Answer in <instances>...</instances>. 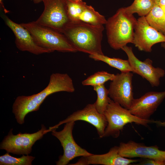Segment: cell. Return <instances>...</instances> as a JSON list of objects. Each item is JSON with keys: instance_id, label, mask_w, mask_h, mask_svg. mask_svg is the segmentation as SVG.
<instances>
[{"instance_id": "obj_31", "label": "cell", "mask_w": 165, "mask_h": 165, "mask_svg": "<svg viewBox=\"0 0 165 165\" xmlns=\"http://www.w3.org/2000/svg\"><path fill=\"white\" fill-rule=\"evenodd\" d=\"M163 35H164L165 36V32H164V34H163Z\"/></svg>"}, {"instance_id": "obj_10", "label": "cell", "mask_w": 165, "mask_h": 165, "mask_svg": "<svg viewBox=\"0 0 165 165\" xmlns=\"http://www.w3.org/2000/svg\"><path fill=\"white\" fill-rule=\"evenodd\" d=\"M165 42V36L151 27L145 16L137 20L132 43L141 51L151 52L155 44Z\"/></svg>"}, {"instance_id": "obj_3", "label": "cell", "mask_w": 165, "mask_h": 165, "mask_svg": "<svg viewBox=\"0 0 165 165\" xmlns=\"http://www.w3.org/2000/svg\"><path fill=\"white\" fill-rule=\"evenodd\" d=\"M137 20L133 15L127 13L124 7L119 8L105 24L108 42L115 50L120 49L132 43Z\"/></svg>"}, {"instance_id": "obj_15", "label": "cell", "mask_w": 165, "mask_h": 165, "mask_svg": "<svg viewBox=\"0 0 165 165\" xmlns=\"http://www.w3.org/2000/svg\"><path fill=\"white\" fill-rule=\"evenodd\" d=\"M118 150L120 155L127 158L140 157L165 161V151L160 150L156 145L147 146L130 141L126 143L121 142Z\"/></svg>"}, {"instance_id": "obj_7", "label": "cell", "mask_w": 165, "mask_h": 165, "mask_svg": "<svg viewBox=\"0 0 165 165\" xmlns=\"http://www.w3.org/2000/svg\"><path fill=\"white\" fill-rule=\"evenodd\" d=\"M41 127L40 130L33 133L20 132L16 135L13 134V129H11L1 143L0 149L14 154L28 155L31 153L32 147L35 142L50 131L43 125Z\"/></svg>"}, {"instance_id": "obj_18", "label": "cell", "mask_w": 165, "mask_h": 165, "mask_svg": "<svg viewBox=\"0 0 165 165\" xmlns=\"http://www.w3.org/2000/svg\"><path fill=\"white\" fill-rule=\"evenodd\" d=\"M89 57L96 61H101L109 66L116 68L121 72H133L134 71L128 60L115 57H110L104 55L94 54L89 55Z\"/></svg>"}, {"instance_id": "obj_22", "label": "cell", "mask_w": 165, "mask_h": 165, "mask_svg": "<svg viewBox=\"0 0 165 165\" xmlns=\"http://www.w3.org/2000/svg\"><path fill=\"white\" fill-rule=\"evenodd\" d=\"M68 16L71 22L79 21L87 4L82 0H66Z\"/></svg>"}, {"instance_id": "obj_20", "label": "cell", "mask_w": 165, "mask_h": 165, "mask_svg": "<svg viewBox=\"0 0 165 165\" xmlns=\"http://www.w3.org/2000/svg\"><path fill=\"white\" fill-rule=\"evenodd\" d=\"M79 20L94 25H103L107 22L105 17L91 6L86 5L80 16Z\"/></svg>"}, {"instance_id": "obj_21", "label": "cell", "mask_w": 165, "mask_h": 165, "mask_svg": "<svg viewBox=\"0 0 165 165\" xmlns=\"http://www.w3.org/2000/svg\"><path fill=\"white\" fill-rule=\"evenodd\" d=\"M93 89L97 94V99L94 103L96 108L100 113L104 114L111 99L108 97V89L106 88L104 84L95 86L93 87Z\"/></svg>"}, {"instance_id": "obj_27", "label": "cell", "mask_w": 165, "mask_h": 165, "mask_svg": "<svg viewBox=\"0 0 165 165\" xmlns=\"http://www.w3.org/2000/svg\"><path fill=\"white\" fill-rule=\"evenodd\" d=\"M0 2L1 4V5L2 7L4 9V11L5 13H6L9 12V11L7 10L6 9L4 6V4L2 2V0H0Z\"/></svg>"}, {"instance_id": "obj_2", "label": "cell", "mask_w": 165, "mask_h": 165, "mask_svg": "<svg viewBox=\"0 0 165 165\" xmlns=\"http://www.w3.org/2000/svg\"><path fill=\"white\" fill-rule=\"evenodd\" d=\"M103 25H94L81 21L70 22L64 29V34L78 51L104 55L101 42Z\"/></svg>"}, {"instance_id": "obj_26", "label": "cell", "mask_w": 165, "mask_h": 165, "mask_svg": "<svg viewBox=\"0 0 165 165\" xmlns=\"http://www.w3.org/2000/svg\"><path fill=\"white\" fill-rule=\"evenodd\" d=\"M154 0L155 4L160 7L165 5V0Z\"/></svg>"}, {"instance_id": "obj_1", "label": "cell", "mask_w": 165, "mask_h": 165, "mask_svg": "<svg viewBox=\"0 0 165 165\" xmlns=\"http://www.w3.org/2000/svg\"><path fill=\"white\" fill-rule=\"evenodd\" d=\"M75 90L73 80L68 74L53 73L50 76L47 86L40 92L31 95L17 97L13 105V112L17 122L22 124L26 115L38 110L41 104L50 95L61 91L73 93Z\"/></svg>"}, {"instance_id": "obj_16", "label": "cell", "mask_w": 165, "mask_h": 165, "mask_svg": "<svg viewBox=\"0 0 165 165\" xmlns=\"http://www.w3.org/2000/svg\"><path fill=\"white\" fill-rule=\"evenodd\" d=\"M140 161L123 157L119 153L118 146L112 147L107 153L102 154H93L82 157L75 163L70 165H128Z\"/></svg>"}, {"instance_id": "obj_24", "label": "cell", "mask_w": 165, "mask_h": 165, "mask_svg": "<svg viewBox=\"0 0 165 165\" xmlns=\"http://www.w3.org/2000/svg\"><path fill=\"white\" fill-rule=\"evenodd\" d=\"M7 152L4 155L0 156V165H31L35 157L23 155L19 158L15 157L10 156Z\"/></svg>"}, {"instance_id": "obj_17", "label": "cell", "mask_w": 165, "mask_h": 165, "mask_svg": "<svg viewBox=\"0 0 165 165\" xmlns=\"http://www.w3.org/2000/svg\"><path fill=\"white\" fill-rule=\"evenodd\" d=\"M145 17L151 27L163 34L165 31V13L160 6L155 4Z\"/></svg>"}, {"instance_id": "obj_13", "label": "cell", "mask_w": 165, "mask_h": 165, "mask_svg": "<svg viewBox=\"0 0 165 165\" xmlns=\"http://www.w3.org/2000/svg\"><path fill=\"white\" fill-rule=\"evenodd\" d=\"M4 18L6 24L15 35V43L19 50L37 55L50 53L48 50L39 46L35 42L30 31L21 24L13 22L6 15L4 16Z\"/></svg>"}, {"instance_id": "obj_9", "label": "cell", "mask_w": 165, "mask_h": 165, "mask_svg": "<svg viewBox=\"0 0 165 165\" xmlns=\"http://www.w3.org/2000/svg\"><path fill=\"white\" fill-rule=\"evenodd\" d=\"M133 77L131 72L117 73L111 81L108 89L110 98L127 109H129L134 99Z\"/></svg>"}, {"instance_id": "obj_11", "label": "cell", "mask_w": 165, "mask_h": 165, "mask_svg": "<svg viewBox=\"0 0 165 165\" xmlns=\"http://www.w3.org/2000/svg\"><path fill=\"white\" fill-rule=\"evenodd\" d=\"M121 49L127 55L128 60L134 71V73L145 79L152 87L159 86L160 79L163 77L165 75V72L163 69L153 67L152 61L149 58H147L143 61L138 59L134 54L131 47L126 46Z\"/></svg>"}, {"instance_id": "obj_30", "label": "cell", "mask_w": 165, "mask_h": 165, "mask_svg": "<svg viewBox=\"0 0 165 165\" xmlns=\"http://www.w3.org/2000/svg\"><path fill=\"white\" fill-rule=\"evenodd\" d=\"M161 7L163 11L165 13V5Z\"/></svg>"}, {"instance_id": "obj_19", "label": "cell", "mask_w": 165, "mask_h": 165, "mask_svg": "<svg viewBox=\"0 0 165 165\" xmlns=\"http://www.w3.org/2000/svg\"><path fill=\"white\" fill-rule=\"evenodd\" d=\"M155 4L154 0H134L131 4L124 7L128 13L133 15L137 13L141 16H145Z\"/></svg>"}, {"instance_id": "obj_5", "label": "cell", "mask_w": 165, "mask_h": 165, "mask_svg": "<svg viewBox=\"0 0 165 165\" xmlns=\"http://www.w3.org/2000/svg\"><path fill=\"white\" fill-rule=\"evenodd\" d=\"M104 115L106 117L108 124L103 137L110 136L114 138L118 137L124 126L130 123H134L146 127L148 126V124L151 123L165 125V122L138 118L131 113L129 109L123 107L111 99Z\"/></svg>"}, {"instance_id": "obj_29", "label": "cell", "mask_w": 165, "mask_h": 165, "mask_svg": "<svg viewBox=\"0 0 165 165\" xmlns=\"http://www.w3.org/2000/svg\"><path fill=\"white\" fill-rule=\"evenodd\" d=\"M161 46L165 50V42H162L161 44Z\"/></svg>"}, {"instance_id": "obj_6", "label": "cell", "mask_w": 165, "mask_h": 165, "mask_svg": "<svg viewBox=\"0 0 165 165\" xmlns=\"http://www.w3.org/2000/svg\"><path fill=\"white\" fill-rule=\"evenodd\" d=\"M42 2L44 9L35 22L62 33L71 22L66 0H42Z\"/></svg>"}, {"instance_id": "obj_23", "label": "cell", "mask_w": 165, "mask_h": 165, "mask_svg": "<svg viewBox=\"0 0 165 165\" xmlns=\"http://www.w3.org/2000/svg\"><path fill=\"white\" fill-rule=\"evenodd\" d=\"M115 76L114 74L106 71H99L83 80L82 84L83 86H91L93 87L103 85L108 81H112Z\"/></svg>"}, {"instance_id": "obj_14", "label": "cell", "mask_w": 165, "mask_h": 165, "mask_svg": "<svg viewBox=\"0 0 165 165\" xmlns=\"http://www.w3.org/2000/svg\"><path fill=\"white\" fill-rule=\"evenodd\" d=\"M165 98V90L148 92L140 98L134 99L129 110L138 118L149 120Z\"/></svg>"}, {"instance_id": "obj_25", "label": "cell", "mask_w": 165, "mask_h": 165, "mask_svg": "<svg viewBox=\"0 0 165 165\" xmlns=\"http://www.w3.org/2000/svg\"><path fill=\"white\" fill-rule=\"evenodd\" d=\"M136 165H165V161L158 160L152 159H145Z\"/></svg>"}, {"instance_id": "obj_12", "label": "cell", "mask_w": 165, "mask_h": 165, "mask_svg": "<svg viewBox=\"0 0 165 165\" xmlns=\"http://www.w3.org/2000/svg\"><path fill=\"white\" fill-rule=\"evenodd\" d=\"M78 120L85 121L93 125L96 128L99 137H103L107 121L105 115L97 111L94 103L87 105L82 109L73 112L65 119L49 128L50 130L56 129L63 124Z\"/></svg>"}, {"instance_id": "obj_28", "label": "cell", "mask_w": 165, "mask_h": 165, "mask_svg": "<svg viewBox=\"0 0 165 165\" xmlns=\"http://www.w3.org/2000/svg\"><path fill=\"white\" fill-rule=\"evenodd\" d=\"M35 4H38L42 2V0H33Z\"/></svg>"}, {"instance_id": "obj_8", "label": "cell", "mask_w": 165, "mask_h": 165, "mask_svg": "<svg viewBox=\"0 0 165 165\" xmlns=\"http://www.w3.org/2000/svg\"><path fill=\"white\" fill-rule=\"evenodd\" d=\"M65 123L62 130L57 131L54 129L51 131L52 134L59 140L64 150L63 154L59 156V160L56 162L57 165H66L76 157L92 154L81 148L75 141L72 135L75 122L72 121Z\"/></svg>"}, {"instance_id": "obj_4", "label": "cell", "mask_w": 165, "mask_h": 165, "mask_svg": "<svg viewBox=\"0 0 165 165\" xmlns=\"http://www.w3.org/2000/svg\"><path fill=\"white\" fill-rule=\"evenodd\" d=\"M21 24L30 32L36 43L50 53L76 52L77 50L63 33L34 21Z\"/></svg>"}]
</instances>
